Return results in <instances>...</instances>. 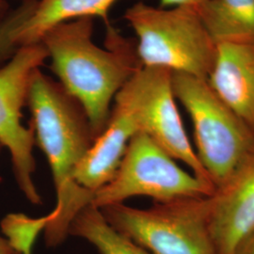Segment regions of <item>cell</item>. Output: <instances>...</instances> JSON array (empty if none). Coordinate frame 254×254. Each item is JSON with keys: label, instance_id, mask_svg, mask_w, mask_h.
I'll list each match as a JSON object with an SVG mask.
<instances>
[{"label": "cell", "instance_id": "19", "mask_svg": "<svg viewBox=\"0 0 254 254\" xmlns=\"http://www.w3.org/2000/svg\"><path fill=\"white\" fill-rule=\"evenodd\" d=\"M0 254H18L9 244L8 239L0 235Z\"/></svg>", "mask_w": 254, "mask_h": 254}, {"label": "cell", "instance_id": "18", "mask_svg": "<svg viewBox=\"0 0 254 254\" xmlns=\"http://www.w3.org/2000/svg\"><path fill=\"white\" fill-rule=\"evenodd\" d=\"M236 254H254V231L246 239Z\"/></svg>", "mask_w": 254, "mask_h": 254}, {"label": "cell", "instance_id": "8", "mask_svg": "<svg viewBox=\"0 0 254 254\" xmlns=\"http://www.w3.org/2000/svg\"><path fill=\"white\" fill-rule=\"evenodd\" d=\"M119 93L132 110L139 133L211 184L183 125L173 92V72L141 66Z\"/></svg>", "mask_w": 254, "mask_h": 254}, {"label": "cell", "instance_id": "12", "mask_svg": "<svg viewBox=\"0 0 254 254\" xmlns=\"http://www.w3.org/2000/svg\"><path fill=\"white\" fill-rule=\"evenodd\" d=\"M118 0H40L16 32L20 46L40 43L46 31L58 24L73 19H104Z\"/></svg>", "mask_w": 254, "mask_h": 254}, {"label": "cell", "instance_id": "15", "mask_svg": "<svg viewBox=\"0 0 254 254\" xmlns=\"http://www.w3.org/2000/svg\"><path fill=\"white\" fill-rule=\"evenodd\" d=\"M53 218L52 213L32 218L24 214H9L1 220V231L18 254H31L39 234Z\"/></svg>", "mask_w": 254, "mask_h": 254}, {"label": "cell", "instance_id": "4", "mask_svg": "<svg viewBox=\"0 0 254 254\" xmlns=\"http://www.w3.org/2000/svg\"><path fill=\"white\" fill-rule=\"evenodd\" d=\"M176 100L191 119L195 153L216 189L254 159V131L218 98L205 79L173 73Z\"/></svg>", "mask_w": 254, "mask_h": 254}, {"label": "cell", "instance_id": "11", "mask_svg": "<svg viewBox=\"0 0 254 254\" xmlns=\"http://www.w3.org/2000/svg\"><path fill=\"white\" fill-rule=\"evenodd\" d=\"M206 78L212 91L254 131V46L218 44Z\"/></svg>", "mask_w": 254, "mask_h": 254}, {"label": "cell", "instance_id": "9", "mask_svg": "<svg viewBox=\"0 0 254 254\" xmlns=\"http://www.w3.org/2000/svg\"><path fill=\"white\" fill-rule=\"evenodd\" d=\"M209 231L218 254H236L254 231V159L208 197Z\"/></svg>", "mask_w": 254, "mask_h": 254}, {"label": "cell", "instance_id": "16", "mask_svg": "<svg viewBox=\"0 0 254 254\" xmlns=\"http://www.w3.org/2000/svg\"><path fill=\"white\" fill-rule=\"evenodd\" d=\"M37 2H21L17 8L9 10L0 21V67L6 64L18 49L16 32L30 15Z\"/></svg>", "mask_w": 254, "mask_h": 254}, {"label": "cell", "instance_id": "6", "mask_svg": "<svg viewBox=\"0 0 254 254\" xmlns=\"http://www.w3.org/2000/svg\"><path fill=\"white\" fill-rule=\"evenodd\" d=\"M214 187L181 168L154 140L143 133L131 138L113 178L93 191L91 205L101 209L142 196L166 202L187 198H205Z\"/></svg>", "mask_w": 254, "mask_h": 254}, {"label": "cell", "instance_id": "14", "mask_svg": "<svg viewBox=\"0 0 254 254\" xmlns=\"http://www.w3.org/2000/svg\"><path fill=\"white\" fill-rule=\"evenodd\" d=\"M69 236L87 240L99 254H151L109 225L100 209L87 205L74 217Z\"/></svg>", "mask_w": 254, "mask_h": 254}, {"label": "cell", "instance_id": "5", "mask_svg": "<svg viewBox=\"0 0 254 254\" xmlns=\"http://www.w3.org/2000/svg\"><path fill=\"white\" fill-rule=\"evenodd\" d=\"M100 211L111 227L151 254H218L209 231L208 197L154 202L147 209L118 203Z\"/></svg>", "mask_w": 254, "mask_h": 254}, {"label": "cell", "instance_id": "1", "mask_svg": "<svg viewBox=\"0 0 254 254\" xmlns=\"http://www.w3.org/2000/svg\"><path fill=\"white\" fill-rule=\"evenodd\" d=\"M93 18L73 19L49 28L40 43L59 83L81 106L94 140L109 123L112 103L141 67L136 43L109 22L105 47L93 41Z\"/></svg>", "mask_w": 254, "mask_h": 254}, {"label": "cell", "instance_id": "21", "mask_svg": "<svg viewBox=\"0 0 254 254\" xmlns=\"http://www.w3.org/2000/svg\"><path fill=\"white\" fill-rule=\"evenodd\" d=\"M21 2H30V1H40V0H20Z\"/></svg>", "mask_w": 254, "mask_h": 254}, {"label": "cell", "instance_id": "7", "mask_svg": "<svg viewBox=\"0 0 254 254\" xmlns=\"http://www.w3.org/2000/svg\"><path fill=\"white\" fill-rule=\"evenodd\" d=\"M47 61L41 43L20 46L9 61L0 67V143L10 155L12 172L19 190L32 204H41L33 175L36 162L33 147L34 130L22 124V109L27 105L32 74Z\"/></svg>", "mask_w": 254, "mask_h": 254}, {"label": "cell", "instance_id": "20", "mask_svg": "<svg viewBox=\"0 0 254 254\" xmlns=\"http://www.w3.org/2000/svg\"><path fill=\"white\" fill-rule=\"evenodd\" d=\"M9 11V9L8 8L7 1L6 0H0V21L8 14Z\"/></svg>", "mask_w": 254, "mask_h": 254}, {"label": "cell", "instance_id": "10", "mask_svg": "<svg viewBox=\"0 0 254 254\" xmlns=\"http://www.w3.org/2000/svg\"><path fill=\"white\" fill-rule=\"evenodd\" d=\"M139 133L133 112L117 93L109 123L77 167L74 179L82 188L95 191L109 183L118 170L131 138Z\"/></svg>", "mask_w": 254, "mask_h": 254}, {"label": "cell", "instance_id": "22", "mask_svg": "<svg viewBox=\"0 0 254 254\" xmlns=\"http://www.w3.org/2000/svg\"><path fill=\"white\" fill-rule=\"evenodd\" d=\"M4 147H3V145L0 143V153H1V151H2V149H3Z\"/></svg>", "mask_w": 254, "mask_h": 254}, {"label": "cell", "instance_id": "17", "mask_svg": "<svg viewBox=\"0 0 254 254\" xmlns=\"http://www.w3.org/2000/svg\"><path fill=\"white\" fill-rule=\"evenodd\" d=\"M205 0H159L160 7H175L189 6L199 9Z\"/></svg>", "mask_w": 254, "mask_h": 254}, {"label": "cell", "instance_id": "2", "mask_svg": "<svg viewBox=\"0 0 254 254\" xmlns=\"http://www.w3.org/2000/svg\"><path fill=\"white\" fill-rule=\"evenodd\" d=\"M27 106L36 143L46 154L54 179L57 204L45 238L48 247H57L69 236L74 217L91 204L93 191L79 186L74 173L94 137L80 104L41 68L30 79Z\"/></svg>", "mask_w": 254, "mask_h": 254}, {"label": "cell", "instance_id": "13", "mask_svg": "<svg viewBox=\"0 0 254 254\" xmlns=\"http://www.w3.org/2000/svg\"><path fill=\"white\" fill-rule=\"evenodd\" d=\"M198 10L217 45L254 46V0H205Z\"/></svg>", "mask_w": 254, "mask_h": 254}, {"label": "cell", "instance_id": "3", "mask_svg": "<svg viewBox=\"0 0 254 254\" xmlns=\"http://www.w3.org/2000/svg\"><path fill=\"white\" fill-rule=\"evenodd\" d=\"M124 18L136 35V55L141 66L206 80L218 46L198 9L154 7L138 1L126 10Z\"/></svg>", "mask_w": 254, "mask_h": 254}]
</instances>
